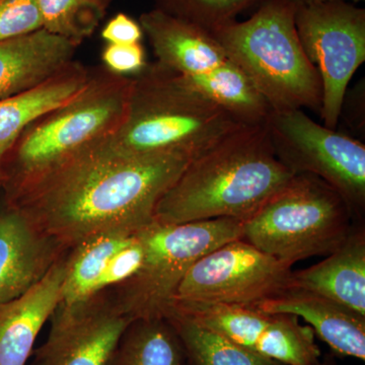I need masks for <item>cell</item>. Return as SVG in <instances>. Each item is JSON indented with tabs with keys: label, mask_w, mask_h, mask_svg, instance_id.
<instances>
[{
	"label": "cell",
	"mask_w": 365,
	"mask_h": 365,
	"mask_svg": "<svg viewBox=\"0 0 365 365\" xmlns=\"http://www.w3.org/2000/svg\"><path fill=\"white\" fill-rule=\"evenodd\" d=\"M189 162L180 155L128 157L102 140L0 191V199L69 251L98 235L151 225L158 201Z\"/></svg>",
	"instance_id": "cell-1"
},
{
	"label": "cell",
	"mask_w": 365,
	"mask_h": 365,
	"mask_svg": "<svg viewBox=\"0 0 365 365\" xmlns=\"http://www.w3.org/2000/svg\"><path fill=\"white\" fill-rule=\"evenodd\" d=\"M294 176L276 157L265 124L242 127L189 162L158 201L155 222H246Z\"/></svg>",
	"instance_id": "cell-2"
},
{
	"label": "cell",
	"mask_w": 365,
	"mask_h": 365,
	"mask_svg": "<svg viewBox=\"0 0 365 365\" xmlns=\"http://www.w3.org/2000/svg\"><path fill=\"white\" fill-rule=\"evenodd\" d=\"M123 123L104 139L106 146L128 157L202 155L242 124L197 90L186 78L158 61L131 76Z\"/></svg>",
	"instance_id": "cell-3"
},
{
	"label": "cell",
	"mask_w": 365,
	"mask_h": 365,
	"mask_svg": "<svg viewBox=\"0 0 365 365\" xmlns=\"http://www.w3.org/2000/svg\"><path fill=\"white\" fill-rule=\"evenodd\" d=\"M131 83V76H119L103 64L90 66L78 95L26 125L2 163L0 191L113 135L126 117Z\"/></svg>",
	"instance_id": "cell-4"
},
{
	"label": "cell",
	"mask_w": 365,
	"mask_h": 365,
	"mask_svg": "<svg viewBox=\"0 0 365 365\" xmlns=\"http://www.w3.org/2000/svg\"><path fill=\"white\" fill-rule=\"evenodd\" d=\"M295 9L289 0H263L249 20L235 21L212 35L273 111L319 112L321 78L300 43Z\"/></svg>",
	"instance_id": "cell-5"
},
{
	"label": "cell",
	"mask_w": 365,
	"mask_h": 365,
	"mask_svg": "<svg viewBox=\"0 0 365 365\" xmlns=\"http://www.w3.org/2000/svg\"><path fill=\"white\" fill-rule=\"evenodd\" d=\"M351 209L337 190L309 174L292 179L244 222V241L283 263L328 256L349 237Z\"/></svg>",
	"instance_id": "cell-6"
},
{
	"label": "cell",
	"mask_w": 365,
	"mask_h": 365,
	"mask_svg": "<svg viewBox=\"0 0 365 365\" xmlns=\"http://www.w3.org/2000/svg\"><path fill=\"white\" fill-rule=\"evenodd\" d=\"M244 222L215 218L160 225L141 230L144 256L140 267L116 287L106 289L118 311L135 319L163 318L190 267L203 256L242 239Z\"/></svg>",
	"instance_id": "cell-7"
},
{
	"label": "cell",
	"mask_w": 365,
	"mask_h": 365,
	"mask_svg": "<svg viewBox=\"0 0 365 365\" xmlns=\"http://www.w3.org/2000/svg\"><path fill=\"white\" fill-rule=\"evenodd\" d=\"M276 157L292 174H309L339 192L361 222L365 211V146L314 122L300 109L272 111L265 123Z\"/></svg>",
	"instance_id": "cell-8"
},
{
	"label": "cell",
	"mask_w": 365,
	"mask_h": 365,
	"mask_svg": "<svg viewBox=\"0 0 365 365\" xmlns=\"http://www.w3.org/2000/svg\"><path fill=\"white\" fill-rule=\"evenodd\" d=\"M295 26L322 81V120L336 129L346 91L365 61V11L342 0L297 6Z\"/></svg>",
	"instance_id": "cell-9"
},
{
	"label": "cell",
	"mask_w": 365,
	"mask_h": 365,
	"mask_svg": "<svg viewBox=\"0 0 365 365\" xmlns=\"http://www.w3.org/2000/svg\"><path fill=\"white\" fill-rule=\"evenodd\" d=\"M292 267L244 240H235L197 260L173 302L251 306L287 289Z\"/></svg>",
	"instance_id": "cell-10"
},
{
	"label": "cell",
	"mask_w": 365,
	"mask_h": 365,
	"mask_svg": "<svg viewBox=\"0 0 365 365\" xmlns=\"http://www.w3.org/2000/svg\"><path fill=\"white\" fill-rule=\"evenodd\" d=\"M32 365H105L131 319L118 311L106 290L71 304H60Z\"/></svg>",
	"instance_id": "cell-11"
},
{
	"label": "cell",
	"mask_w": 365,
	"mask_h": 365,
	"mask_svg": "<svg viewBox=\"0 0 365 365\" xmlns=\"http://www.w3.org/2000/svg\"><path fill=\"white\" fill-rule=\"evenodd\" d=\"M66 252L0 199V304L28 292Z\"/></svg>",
	"instance_id": "cell-12"
},
{
	"label": "cell",
	"mask_w": 365,
	"mask_h": 365,
	"mask_svg": "<svg viewBox=\"0 0 365 365\" xmlns=\"http://www.w3.org/2000/svg\"><path fill=\"white\" fill-rule=\"evenodd\" d=\"M67 252L28 292L0 304V365H26L33 354L41 329L61 304Z\"/></svg>",
	"instance_id": "cell-13"
},
{
	"label": "cell",
	"mask_w": 365,
	"mask_h": 365,
	"mask_svg": "<svg viewBox=\"0 0 365 365\" xmlns=\"http://www.w3.org/2000/svg\"><path fill=\"white\" fill-rule=\"evenodd\" d=\"M250 307L268 314L302 318L335 356L365 360V316L333 300L306 290L287 288Z\"/></svg>",
	"instance_id": "cell-14"
},
{
	"label": "cell",
	"mask_w": 365,
	"mask_h": 365,
	"mask_svg": "<svg viewBox=\"0 0 365 365\" xmlns=\"http://www.w3.org/2000/svg\"><path fill=\"white\" fill-rule=\"evenodd\" d=\"M138 21L158 63L186 78L207 74L230 59L212 33L200 26L155 9L141 14Z\"/></svg>",
	"instance_id": "cell-15"
},
{
	"label": "cell",
	"mask_w": 365,
	"mask_h": 365,
	"mask_svg": "<svg viewBox=\"0 0 365 365\" xmlns=\"http://www.w3.org/2000/svg\"><path fill=\"white\" fill-rule=\"evenodd\" d=\"M78 47L43 29L0 41V101L42 85L73 61Z\"/></svg>",
	"instance_id": "cell-16"
},
{
	"label": "cell",
	"mask_w": 365,
	"mask_h": 365,
	"mask_svg": "<svg viewBox=\"0 0 365 365\" xmlns=\"http://www.w3.org/2000/svg\"><path fill=\"white\" fill-rule=\"evenodd\" d=\"M287 288L306 290L365 316V232L354 228L325 260L292 271Z\"/></svg>",
	"instance_id": "cell-17"
},
{
	"label": "cell",
	"mask_w": 365,
	"mask_h": 365,
	"mask_svg": "<svg viewBox=\"0 0 365 365\" xmlns=\"http://www.w3.org/2000/svg\"><path fill=\"white\" fill-rule=\"evenodd\" d=\"M88 69L90 66L73 60L37 88L0 101V190L2 163L26 125L78 95L88 81Z\"/></svg>",
	"instance_id": "cell-18"
},
{
	"label": "cell",
	"mask_w": 365,
	"mask_h": 365,
	"mask_svg": "<svg viewBox=\"0 0 365 365\" xmlns=\"http://www.w3.org/2000/svg\"><path fill=\"white\" fill-rule=\"evenodd\" d=\"M186 79L242 124L264 125L273 111L253 81L230 59L207 74Z\"/></svg>",
	"instance_id": "cell-19"
},
{
	"label": "cell",
	"mask_w": 365,
	"mask_h": 365,
	"mask_svg": "<svg viewBox=\"0 0 365 365\" xmlns=\"http://www.w3.org/2000/svg\"><path fill=\"white\" fill-rule=\"evenodd\" d=\"M184 350L165 318L132 321L105 365H185Z\"/></svg>",
	"instance_id": "cell-20"
},
{
	"label": "cell",
	"mask_w": 365,
	"mask_h": 365,
	"mask_svg": "<svg viewBox=\"0 0 365 365\" xmlns=\"http://www.w3.org/2000/svg\"><path fill=\"white\" fill-rule=\"evenodd\" d=\"M137 232H105L69 250L61 304H74L95 294L98 280L113 257L128 245Z\"/></svg>",
	"instance_id": "cell-21"
},
{
	"label": "cell",
	"mask_w": 365,
	"mask_h": 365,
	"mask_svg": "<svg viewBox=\"0 0 365 365\" xmlns=\"http://www.w3.org/2000/svg\"><path fill=\"white\" fill-rule=\"evenodd\" d=\"M163 318L176 332L187 365H283L235 344L173 309Z\"/></svg>",
	"instance_id": "cell-22"
},
{
	"label": "cell",
	"mask_w": 365,
	"mask_h": 365,
	"mask_svg": "<svg viewBox=\"0 0 365 365\" xmlns=\"http://www.w3.org/2000/svg\"><path fill=\"white\" fill-rule=\"evenodd\" d=\"M170 309L251 351L271 319V314L237 304L173 302Z\"/></svg>",
	"instance_id": "cell-23"
},
{
	"label": "cell",
	"mask_w": 365,
	"mask_h": 365,
	"mask_svg": "<svg viewBox=\"0 0 365 365\" xmlns=\"http://www.w3.org/2000/svg\"><path fill=\"white\" fill-rule=\"evenodd\" d=\"M313 329L299 323L292 314H271L253 351L283 365H317L321 351L314 342Z\"/></svg>",
	"instance_id": "cell-24"
},
{
	"label": "cell",
	"mask_w": 365,
	"mask_h": 365,
	"mask_svg": "<svg viewBox=\"0 0 365 365\" xmlns=\"http://www.w3.org/2000/svg\"><path fill=\"white\" fill-rule=\"evenodd\" d=\"M43 30L81 46L104 20L113 0H36Z\"/></svg>",
	"instance_id": "cell-25"
},
{
	"label": "cell",
	"mask_w": 365,
	"mask_h": 365,
	"mask_svg": "<svg viewBox=\"0 0 365 365\" xmlns=\"http://www.w3.org/2000/svg\"><path fill=\"white\" fill-rule=\"evenodd\" d=\"M153 9L212 33L263 0H151Z\"/></svg>",
	"instance_id": "cell-26"
},
{
	"label": "cell",
	"mask_w": 365,
	"mask_h": 365,
	"mask_svg": "<svg viewBox=\"0 0 365 365\" xmlns=\"http://www.w3.org/2000/svg\"><path fill=\"white\" fill-rule=\"evenodd\" d=\"M42 28L36 0H0V41L21 37Z\"/></svg>",
	"instance_id": "cell-27"
},
{
	"label": "cell",
	"mask_w": 365,
	"mask_h": 365,
	"mask_svg": "<svg viewBox=\"0 0 365 365\" xmlns=\"http://www.w3.org/2000/svg\"><path fill=\"white\" fill-rule=\"evenodd\" d=\"M141 230L134 235L128 245L113 257L98 280L96 294L124 282L140 267L144 256V242Z\"/></svg>",
	"instance_id": "cell-28"
},
{
	"label": "cell",
	"mask_w": 365,
	"mask_h": 365,
	"mask_svg": "<svg viewBox=\"0 0 365 365\" xmlns=\"http://www.w3.org/2000/svg\"><path fill=\"white\" fill-rule=\"evenodd\" d=\"M103 66L119 76L139 73L146 66L145 50L141 43L128 45L106 44L102 51Z\"/></svg>",
	"instance_id": "cell-29"
},
{
	"label": "cell",
	"mask_w": 365,
	"mask_h": 365,
	"mask_svg": "<svg viewBox=\"0 0 365 365\" xmlns=\"http://www.w3.org/2000/svg\"><path fill=\"white\" fill-rule=\"evenodd\" d=\"M143 30L139 21L124 13L117 14L103 28V40L107 44L128 45L141 43Z\"/></svg>",
	"instance_id": "cell-30"
},
{
	"label": "cell",
	"mask_w": 365,
	"mask_h": 365,
	"mask_svg": "<svg viewBox=\"0 0 365 365\" xmlns=\"http://www.w3.org/2000/svg\"><path fill=\"white\" fill-rule=\"evenodd\" d=\"M289 1L294 4L295 7H297L322 4V2L336 1V0H289ZM342 1H346V0H342ZM353 1H361V0H353Z\"/></svg>",
	"instance_id": "cell-31"
},
{
	"label": "cell",
	"mask_w": 365,
	"mask_h": 365,
	"mask_svg": "<svg viewBox=\"0 0 365 365\" xmlns=\"http://www.w3.org/2000/svg\"><path fill=\"white\" fill-rule=\"evenodd\" d=\"M322 361H323L324 365H337L335 359H334V354L327 355Z\"/></svg>",
	"instance_id": "cell-32"
},
{
	"label": "cell",
	"mask_w": 365,
	"mask_h": 365,
	"mask_svg": "<svg viewBox=\"0 0 365 365\" xmlns=\"http://www.w3.org/2000/svg\"><path fill=\"white\" fill-rule=\"evenodd\" d=\"M317 365H324V364H323V361H322V360H321V362H319V364H317Z\"/></svg>",
	"instance_id": "cell-33"
},
{
	"label": "cell",
	"mask_w": 365,
	"mask_h": 365,
	"mask_svg": "<svg viewBox=\"0 0 365 365\" xmlns=\"http://www.w3.org/2000/svg\"><path fill=\"white\" fill-rule=\"evenodd\" d=\"M185 365H187V364H185Z\"/></svg>",
	"instance_id": "cell-34"
}]
</instances>
